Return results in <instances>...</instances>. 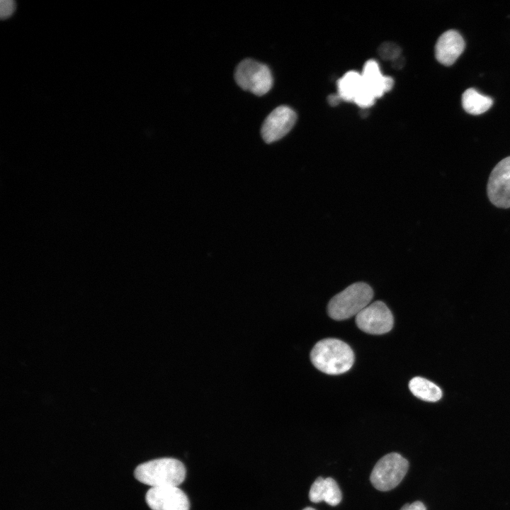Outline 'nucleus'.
Returning a JSON list of instances; mask_svg holds the SVG:
<instances>
[{
  "instance_id": "a211bd4d",
  "label": "nucleus",
  "mask_w": 510,
  "mask_h": 510,
  "mask_svg": "<svg viewBox=\"0 0 510 510\" xmlns=\"http://www.w3.org/2000/svg\"><path fill=\"white\" fill-rule=\"evenodd\" d=\"M400 510H426L424 503L416 501L412 504H405Z\"/></svg>"
},
{
  "instance_id": "1a4fd4ad",
  "label": "nucleus",
  "mask_w": 510,
  "mask_h": 510,
  "mask_svg": "<svg viewBox=\"0 0 510 510\" xmlns=\"http://www.w3.org/2000/svg\"><path fill=\"white\" fill-rule=\"evenodd\" d=\"M145 500L152 510H189L190 503L183 490L176 486L151 487Z\"/></svg>"
},
{
  "instance_id": "39448f33",
  "label": "nucleus",
  "mask_w": 510,
  "mask_h": 510,
  "mask_svg": "<svg viewBox=\"0 0 510 510\" xmlns=\"http://www.w3.org/2000/svg\"><path fill=\"white\" fill-rule=\"evenodd\" d=\"M234 79L242 89L256 96L266 94L273 86L269 67L251 59H245L239 63L235 69Z\"/></svg>"
},
{
  "instance_id": "9d476101",
  "label": "nucleus",
  "mask_w": 510,
  "mask_h": 510,
  "mask_svg": "<svg viewBox=\"0 0 510 510\" xmlns=\"http://www.w3.org/2000/svg\"><path fill=\"white\" fill-rule=\"evenodd\" d=\"M337 89L341 100L353 102L361 108H368L376 100L365 87L361 73L356 71H349L340 78Z\"/></svg>"
},
{
  "instance_id": "4468645a",
  "label": "nucleus",
  "mask_w": 510,
  "mask_h": 510,
  "mask_svg": "<svg viewBox=\"0 0 510 510\" xmlns=\"http://www.w3.org/2000/svg\"><path fill=\"white\" fill-rule=\"evenodd\" d=\"M492 104L491 97L481 94L472 88L466 89L462 95V106L470 114H482L489 110Z\"/></svg>"
},
{
  "instance_id": "aec40b11",
  "label": "nucleus",
  "mask_w": 510,
  "mask_h": 510,
  "mask_svg": "<svg viewBox=\"0 0 510 510\" xmlns=\"http://www.w3.org/2000/svg\"><path fill=\"white\" fill-rule=\"evenodd\" d=\"M302 510H316V509L314 508H312V507H306V508L303 509Z\"/></svg>"
},
{
  "instance_id": "0eeeda50",
  "label": "nucleus",
  "mask_w": 510,
  "mask_h": 510,
  "mask_svg": "<svg viewBox=\"0 0 510 510\" xmlns=\"http://www.w3.org/2000/svg\"><path fill=\"white\" fill-rule=\"evenodd\" d=\"M487 196L495 206L510 208V156L501 160L492 171L487 183Z\"/></svg>"
},
{
  "instance_id": "6e6552de",
  "label": "nucleus",
  "mask_w": 510,
  "mask_h": 510,
  "mask_svg": "<svg viewBox=\"0 0 510 510\" xmlns=\"http://www.w3.org/2000/svg\"><path fill=\"white\" fill-rule=\"evenodd\" d=\"M296 119V113L291 108L286 106L276 108L262 124L261 134L263 140L266 143L279 140L290 132Z\"/></svg>"
},
{
  "instance_id": "7ed1b4c3",
  "label": "nucleus",
  "mask_w": 510,
  "mask_h": 510,
  "mask_svg": "<svg viewBox=\"0 0 510 510\" xmlns=\"http://www.w3.org/2000/svg\"><path fill=\"white\" fill-rule=\"evenodd\" d=\"M373 297V290L367 283L356 282L334 295L329 302L327 312L335 320H344L357 315L367 307Z\"/></svg>"
},
{
  "instance_id": "f8f14e48",
  "label": "nucleus",
  "mask_w": 510,
  "mask_h": 510,
  "mask_svg": "<svg viewBox=\"0 0 510 510\" xmlns=\"http://www.w3.org/2000/svg\"><path fill=\"white\" fill-rule=\"evenodd\" d=\"M361 75L366 89L375 98L390 91L394 85L392 78L382 74L375 60H369L365 63Z\"/></svg>"
},
{
  "instance_id": "f3484780",
  "label": "nucleus",
  "mask_w": 510,
  "mask_h": 510,
  "mask_svg": "<svg viewBox=\"0 0 510 510\" xmlns=\"http://www.w3.org/2000/svg\"><path fill=\"white\" fill-rule=\"evenodd\" d=\"M16 9V3L13 0H1L0 2V16L2 19L9 17Z\"/></svg>"
},
{
  "instance_id": "20e7f679",
  "label": "nucleus",
  "mask_w": 510,
  "mask_h": 510,
  "mask_svg": "<svg viewBox=\"0 0 510 510\" xmlns=\"http://www.w3.org/2000/svg\"><path fill=\"white\" fill-rule=\"evenodd\" d=\"M409 462L397 453H390L375 465L370 476L373 486L382 492L396 487L407 472Z\"/></svg>"
},
{
  "instance_id": "6ab92c4d",
  "label": "nucleus",
  "mask_w": 510,
  "mask_h": 510,
  "mask_svg": "<svg viewBox=\"0 0 510 510\" xmlns=\"http://www.w3.org/2000/svg\"><path fill=\"white\" fill-rule=\"evenodd\" d=\"M341 98L338 94H332L329 96V103L332 106H336L341 101Z\"/></svg>"
},
{
  "instance_id": "9b49d317",
  "label": "nucleus",
  "mask_w": 510,
  "mask_h": 510,
  "mask_svg": "<svg viewBox=\"0 0 510 510\" xmlns=\"http://www.w3.org/2000/svg\"><path fill=\"white\" fill-rule=\"evenodd\" d=\"M465 48L462 35L455 30L444 32L438 39L435 47L436 60L445 66L453 64Z\"/></svg>"
},
{
  "instance_id": "2eb2a0df",
  "label": "nucleus",
  "mask_w": 510,
  "mask_h": 510,
  "mask_svg": "<svg viewBox=\"0 0 510 510\" xmlns=\"http://www.w3.org/2000/svg\"><path fill=\"white\" fill-rule=\"evenodd\" d=\"M409 388L414 396L424 401L436 402L442 397L441 388L424 378H413L409 382Z\"/></svg>"
},
{
  "instance_id": "f03ea898",
  "label": "nucleus",
  "mask_w": 510,
  "mask_h": 510,
  "mask_svg": "<svg viewBox=\"0 0 510 510\" xmlns=\"http://www.w3.org/2000/svg\"><path fill=\"white\" fill-rule=\"evenodd\" d=\"M134 475L138 481L152 487H177L185 480L186 468L173 458H157L139 465Z\"/></svg>"
},
{
  "instance_id": "dca6fc26",
  "label": "nucleus",
  "mask_w": 510,
  "mask_h": 510,
  "mask_svg": "<svg viewBox=\"0 0 510 510\" xmlns=\"http://www.w3.org/2000/svg\"><path fill=\"white\" fill-rule=\"evenodd\" d=\"M378 54L383 60L394 61L400 57L401 49L395 43L386 42L380 45Z\"/></svg>"
},
{
  "instance_id": "423d86ee",
  "label": "nucleus",
  "mask_w": 510,
  "mask_h": 510,
  "mask_svg": "<svg viewBox=\"0 0 510 510\" xmlns=\"http://www.w3.org/2000/svg\"><path fill=\"white\" fill-rule=\"evenodd\" d=\"M394 319L387 306L378 300L368 305L356 316V324L363 332L370 334H383L393 327Z\"/></svg>"
},
{
  "instance_id": "ddd939ff",
  "label": "nucleus",
  "mask_w": 510,
  "mask_h": 510,
  "mask_svg": "<svg viewBox=\"0 0 510 510\" xmlns=\"http://www.w3.org/2000/svg\"><path fill=\"white\" fill-rule=\"evenodd\" d=\"M309 498L312 502L324 501L331 506L338 505L342 498L341 492L336 482L332 477H317L312 484Z\"/></svg>"
},
{
  "instance_id": "f257e3e1",
  "label": "nucleus",
  "mask_w": 510,
  "mask_h": 510,
  "mask_svg": "<svg viewBox=\"0 0 510 510\" xmlns=\"http://www.w3.org/2000/svg\"><path fill=\"white\" fill-rule=\"evenodd\" d=\"M310 360L319 370L329 375H339L352 367L354 353L343 341L328 338L320 340L314 346Z\"/></svg>"
}]
</instances>
